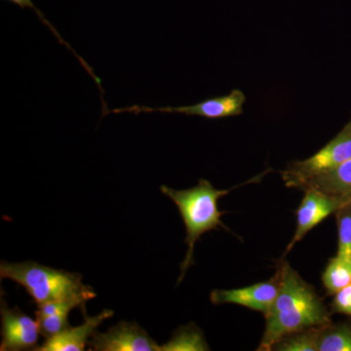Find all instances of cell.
<instances>
[{"label": "cell", "mask_w": 351, "mask_h": 351, "mask_svg": "<svg viewBox=\"0 0 351 351\" xmlns=\"http://www.w3.org/2000/svg\"><path fill=\"white\" fill-rule=\"evenodd\" d=\"M277 276L278 294L265 315L267 325L258 351L272 350L281 339L292 332L332 323L324 302L287 262L280 263Z\"/></svg>", "instance_id": "1"}, {"label": "cell", "mask_w": 351, "mask_h": 351, "mask_svg": "<svg viewBox=\"0 0 351 351\" xmlns=\"http://www.w3.org/2000/svg\"><path fill=\"white\" fill-rule=\"evenodd\" d=\"M233 189H217L211 182L203 179L199 180L197 186L184 191L161 186V193L169 197L179 209L186 230L184 242L188 244V252L181 265V276L177 285L184 280L186 272L193 265V252L200 237L218 228L228 230L221 221L223 212L219 211L218 202L219 198L228 195Z\"/></svg>", "instance_id": "2"}, {"label": "cell", "mask_w": 351, "mask_h": 351, "mask_svg": "<svg viewBox=\"0 0 351 351\" xmlns=\"http://www.w3.org/2000/svg\"><path fill=\"white\" fill-rule=\"evenodd\" d=\"M0 277L10 279L24 287L36 304L68 300L87 302L96 298L93 289L82 282L80 274L53 269L32 261L23 263L2 261Z\"/></svg>", "instance_id": "3"}, {"label": "cell", "mask_w": 351, "mask_h": 351, "mask_svg": "<svg viewBox=\"0 0 351 351\" xmlns=\"http://www.w3.org/2000/svg\"><path fill=\"white\" fill-rule=\"evenodd\" d=\"M351 158V119L332 140L319 152L304 160L294 161L281 171L285 186L302 189L307 182L330 171Z\"/></svg>", "instance_id": "4"}, {"label": "cell", "mask_w": 351, "mask_h": 351, "mask_svg": "<svg viewBox=\"0 0 351 351\" xmlns=\"http://www.w3.org/2000/svg\"><path fill=\"white\" fill-rule=\"evenodd\" d=\"M246 97L241 90L235 89L226 96L207 99L195 105L182 106V107L151 108L144 106H132L129 108L112 110V113L122 112H165L181 113L191 117H200L207 119H221L225 117H237L243 112V106Z\"/></svg>", "instance_id": "5"}, {"label": "cell", "mask_w": 351, "mask_h": 351, "mask_svg": "<svg viewBox=\"0 0 351 351\" xmlns=\"http://www.w3.org/2000/svg\"><path fill=\"white\" fill-rule=\"evenodd\" d=\"M1 351L34 350L38 348L40 330L38 320L32 319L19 307L10 308L1 299Z\"/></svg>", "instance_id": "6"}, {"label": "cell", "mask_w": 351, "mask_h": 351, "mask_svg": "<svg viewBox=\"0 0 351 351\" xmlns=\"http://www.w3.org/2000/svg\"><path fill=\"white\" fill-rule=\"evenodd\" d=\"M304 191L306 193L301 205L297 210V230L284 256L287 255L298 242L302 241L307 233L322 223L330 215L336 214L339 208L348 201L327 195L315 189L308 188L304 189Z\"/></svg>", "instance_id": "7"}, {"label": "cell", "mask_w": 351, "mask_h": 351, "mask_svg": "<svg viewBox=\"0 0 351 351\" xmlns=\"http://www.w3.org/2000/svg\"><path fill=\"white\" fill-rule=\"evenodd\" d=\"M91 350L95 351H158L161 346L137 323L122 321L107 332H96L90 339Z\"/></svg>", "instance_id": "8"}, {"label": "cell", "mask_w": 351, "mask_h": 351, "mask_svg": "<svg viewBox=\"0 0 351 351\" xmlns=\"http://www.w3.org/2000/svg\"><path fill=\"white\" fill-rule=\"evenodd\" d=\"M279 290L278 276L267 282L232 290H214L210 295L212 304H232L265 314L269 313Z\"/></svg>", "instance_id": "9"}, {"label": "cell", "mask_w": 351, "mask_h": 351, "mask_svg": "<svg viewBox=\"0 0 351 351\" xmlns=\"http://www.w3.org/2000/svg\"><path fill=\"white\" fill-rule=\"evenodd\" d=\"M114 314L110 309H105L98 315L85 316L83 324L77 327L69 326L56 336L46 339L43 345L34 351H83L89 345L90 339L104 321L110 319Z\"/></svg>", "instance_id": "10"}, {"label": "cell", "mask_w": 351, "mask_h": 351, "mask_svg": "<svg viewBox=\"0 0 351 351\" xmlns=\"http://www.w3.org/2000/svg\"><path fill=\"white\" fill-rule=\"evenodd\" d=\"M86 302L80 300H68V301H58L45 302L38 304L36 311L41 336L45 339L56 336L71 326L69 324V314L73 308H80L86 316L85 309Z\"/></svg>", "instance_id": "11"}, {"label": "cell", "mask_w": 351, "mask_h": 351, "mask_svg": "<svg viewBox=\"0 0 351 351\" xmlns=\"http://www.w3.org/2000/svg\"><path fill=\"white\" fill-rule=\"evenodd\" d=\"M315 189L341 199L351 200V158L330 171L306 182L302 189Z\"/></svg>", "instance_id": "12"}, {"label": "cell", "mask_w": 351, "mask_h": 351, "mask_svg": "<svg viewBox=\"0 0 351 351\" xmlns=\"http://www.w3.org/2000/svg\"><path fill=\"white\" fill-rule=\"evenodd\" d=\"M322 282L329 294L335 295L351 284V257L337 254L322 274Z\"/></svg>", "instance_id": "13"}, {"label": "cell", "mask_w": 351, "mask_h": 351, "mask_svg": "<svg viewBox=\"0 0 351 351\" xmlns=\"http://www.w3.org/2000/svg\"><path fill=\"white\" fill-rule=\"evenodd\" d=\"M318 351H351V325L331 323L320 327Z\"/></svg>", "instance_id": "14"}, {"label": "cell", "mask_w": 351, "mask_h": 351, "mask_svg": "<svg viewBox=\"0 0 351 351\" xmlns=\"http://www.w3.org/2000/svg\"><path fill=\"white\" fill-rule=\"evenodd\" d=\"M320 327L309 328L292 332L281 339L272 350L278 351H318V338Z\"/></svg>", "instance_id": "15"}, {"label": "cell", "mask_w": 351, "mask_h": 351, "mask_svg": "<svg viewBox=\"0 0 351 351\" xmlns=\"http://www.w3.org/2000/svg\"><path fill=\"white\" fill-rule=\"evenodd\" d=\"M161 350L189 351L209 350L202 334L193 327L184 328L182 331L176 332L169 343L161 346Z\"/></svg>", "instance_id": "16"}, {"label": "cell", "mask_w": 351, "mask_h": 351, "mask_svg": "<svg viewBox=\"0 0 351 351\" xmlns=\"http://www.w3.org/2000/svg\"><path fill=\"white\" fill-rule=\"evenodd\" d=\"M338 225V255L351 257V200H348L336 212Z\"/></svg>", "instance_id": "17"}, {"label": "cell", "mask_w": 351, "mask_h": 351, "mask_svg": "<svg viewBox=\"0 0 351 351\" xmlns=\"http://www.w3.org/2000/svg\"><path fill=\"white\" fill-rule=\"evenodd\" d=\"M8 1L12 2V3L16 4V5L21 7V8L32 9V10L34 11V12L38 14L39 19L43 21L44 24H45L46 25H47L48 27H49L51 31L53 32V34H55V36H56V38L59 39L60 43L64 44V45L66 46V47H68L69 50H71L73 51V53H75L76 58H77V59L80 60V63H82V66H84V69H86L88 73H89V75L94 78L95 82H96L97 84L99 85V89H100L101 93L104 95L103 90H101L100 78H99L98 76L95 75L93 69L90 68L89 64H88L86 62H85L84 60L82 59V57L78 56V55L76 54L75 51L73 50V48H71V46L69 45L68 43H66V41H64V38H61V36H60L59 32H58L56 31V29H55V27H53V25L51 24L49 21L46 19L45 16H44V14L43 12H40V10H39L38 7L34 5V2H32V0H8Z\"/></svg>", "instance_id": "18"}, {"label": "cell", "mask_w": 351, "mask_h": 351, "mask_svg": "<svg viewBox=\"0 0 351 351\" xmlns=\"http://www.w3.org/2000/svg\"><path fill=\"white\" fill-rule=\"evenodd\" d=\"M332 313L345 314L351 317V284L335 294Z\"/></svg>", "instance_id": "19"}]
</instances>
